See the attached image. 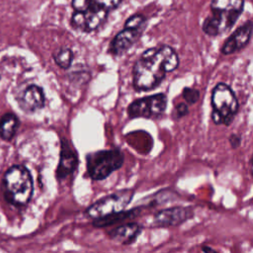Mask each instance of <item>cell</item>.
I'll use <instances>...</instances> for the list:
<instances>
[{
    "label": "cell",
    "mask_w": 253,
    "mask_h": 253,
    "mask_svg": "<svg viewBox=\"0 0 253 253\" xmlns=\"http://www.w3.org/2000/svg\"><path fill=\"white\" fill-rule=\"evenodd\" d=\"M19 107L25 113H35L43 108L45 103L44 93L42 87L31 84L21 91L17 97Z\"/></svg>",
    "instance_id": "cell-11"
},
{
    "label": "cell",
    "mask_w": 253,
    "mask_h": 253,
    "mask_svg": "<svg viewBox=\"0 0 253 253\" xmlns=\"http://www.w3.org/2000/svg\"><path fill=\"white\" fill-rule=\"evenodd\" d=\"M78 164V154L73 144L66 137H61L59 162L56 169L57 179L63 180L71 176L76 171Z\"/></svg>",
    "instance_id": "cell-9"
},
{
    "label": "cell",
    "mask_w": 253,
    "mask_h": 253,
    "mask_svg": "<svg viewBox=\"0 0 253 253\" xmlns=\"http://www.w3.org/2000/svg\"><path fill=\"white\" fill-rule=\"evenodd\" d=\"M252 35V21L249 20L242 26H240L237 30H235L230 37L226 39L224 43L222 44L220 51L224 55L232 54L242 48H244Z\"/></svg>",
    "instance_id": "cell-12"
},
{
    "label": "cell",
    "mask_w": 253,
    "mask_h": 253,
    "mask_svg": "<svg viewBox=\"0 0 253 253\" xmlns=\"http://www.w3.org/2000/svg\"><path fill=\"white\" fill-rule=\"evenodd\" d=\"M125 162V154L120 148L100 149L86 154V170L94 181L107 179L119 170Z\"/></svg>",
    "instance_id": "cell-4"
},
{
    "label": "cell",
    "mask_w": 253,
    "mask_h": 253,
    "mask_svg": "<svg viewBox=\"0 0 253 253\" xmlns=\"http://www.w3.org/2000/svg\"><path fill=\"white\" fill-rule=\"evenodd\" d=\"M243 7L244 0H212L211 3V10L218 12L241 14Z\"/></svg>",
    "instance_id": "cell-17"
},
{
    "label": "cell",
    "mask_w": 253,
    "mask_h": 253,
    "mask_svg": "<svg viewBox=\"0 0 253 253\" xmlns=\"http://www.w3.org/2000/svg\"><path fill=\"white\" fill-rule=\"evenodd\" d=\"M5 199L15 206L27 205L34 193V182L30 171L22 165H14L3 178Z\"/></svg>",
    "instance_id": "cell-2"
},
{
    "label": "cell",
    "mask_w": 253,
    "mask_h": 253,
    "mask_svg": "<svg viewBox=\"0 0 253 253\" xmlns=\"http://www.w3.org/2000/svg\"><path fill=\"white\" fill-rule=\"evenodd\" d=\"M122 0H92V4L102 8L108 12L117 9L120 4H121Z\"/></svg>",
    "instance_id": "cell-21"
},
{
    "label": "cell",
    "mask_w": 253,
    "mask_h": 253,
    "mask_svg": "<svg viewBox=\"0 0 253 253\" xmlns=\"http://www.w3.org/2000/svg\"><path fill=\"white\" fill-rule=\"evenodd\" d=\"M239 16L240 14L238 13L211 11V15L203 23V32L210 37H216L223 34L233 27Z\"/></svg>",
    "instance_id": "cell-8"
},
{
    "label": "cell",
    "mask_w": 253,
    "mask_h": 253,
    "mask_svg": "<svg viewBox=\"0 0 253 253\" xmlns=\"http://www.w3.org/2000/svg\"><path fill=\"white\" fill-rule=\"evenodd\" d=\"M52 56L56 65L64 70L70 68L74 58L73 51L69 47H60L53 53Z\"/></svg>",
    "instance_id": "cell-18"
},
{
    "label": "cell",
    "mask_w": 253,
    "mask_h": 253,
    "mask_svg": "<svg viewBox=\"0 0 253 253\" xmlns=\"http://www.w3.org/2000/svg\"><path fill=\"white\" fill-rule=\"evenodd\" d=\"M228 141H229V143H230L231 148L236 149V148L239 147L240 144H241V136H240V134H238V133H231V134L229 135V137H228Z\"/></svg>",
    "instance_id": "cell-24"
},
{
    "label": "cell",
    "mask_w": 253,
    "mask_h": 253,
    "mask_svg": "<svg viewBox=\"0 0 253 253\" xmlns=\"http://www.w3.org/2000/svg\"><path fill=\"white\" fill-rule=\"evenodd\" d=\"M182 96L187 104L194 105L200 99V91L196 88L185 87L182 91Z\"/></svg>",
    "instance_id": "cell-20"
},
{
    "label": "cell",
    "mask_w": 253,
    "mask_h": 253,
    "mask_svg": "<svg viewBox=\"0 0 253 253\" xmlns=\"http://www.w3.org/2000/svg\"><path fill=\"white\" fill-rule=\"evenodd\" d=\"M19 120L16 115L8 113L0 120V136L5 140H11L18 129Z\"/></svg>",
    "instance_id": "cell-16"
},
{
    "label": "cell",
    "mask_w": 253,
    "mask_h": 253,
    "mask_svg": "<svg viewBox=\"0 0 253 253\" xmlns=\"http://www.w3.org/2000/svg\"><path fill=\"white\" fill-rule=\"evenodd\" d=\"M134 195V190H122L114 194L108 195L99 199L88 207L85 211V214L90 218H97L105 216L117 211H121L126 208L131 202Z\"/></svg>",
    "instance_id": "cell-5"
},
{
    "label": "cell",
    "mask_w": 253,
    "mask_h": 253,
    "mask_svg": "<svg viewBox=\"0 0 253 253\" xmlns=\"http://www.w3.org/2000/svg\"><path fill=\"white\" fill-rule=\"evenodd\" d=\"M146 22V18L141 14H135L127 18L125 23L124 28H130V29H144Z\"/></svg>",
    "instance_id": "cell-19"
},
{
    "label": "cell",
    "mask_w": 253,
    "mask_h": 253,
    "mask_svg": "<svg viewBox=\"0 0 253 253\" xmlns=\"http://www.w3.org/2000/svg\"><path fill=\"white\" fill-rule=\"evenodd\" d=\"M188 114H189V107H188V104H186V103H184V102H181V103H178V104L175 106V116H174L175 119L183 118V117L187 116Z\"/></svg>",
    "instance_id": "cell-23"
},
{
    "label": "cell",
    "mask_w": 253,
    "mask_h": 253,
    "mask_svg": "<svg viewBox=\"0 0 253 253\" xmlns=\"http://www.w3.org/2000/svg\"><path fill=\"white\" fill-rule=\"evenodd\" d=\"M144 29L124 28L112 40L109 45V53L118 56L127 51L139 39Z\"/></svg>",
    "instance_id": "cell-13"
},
{
    "label": "cell",
    "mask_w": 253,
    "mask_h": 253,
    "mask_svg": "<svg viewBox=\"0 0 253 253\" xmlns=\"http://www.w3.org/2000/svg\"><path fill=\"white\" fill-rule=\"evenodd\" d=\"M142 231V226L137 222H128L122 224L107 232L109 238L123 245L133 243Z\"/></svg>",
    "instance_id": "cell-14"
},
{
    "label": "cell",
    "mask_w": 253,
    "mask_h": 253,
    "mask_svg": "<svg viewBox=\"0 0 253 253\" xmlns=\"http://www.w3.org/2000/svg\"><path fill=\"white\" fill-rule=\"evenodd\" d=\"M167 107V96L164 93H157L145 96L132 101L127 107V116L130 119H158Z\"/></svg>",
    "instance_id": "cell-6"
},
{
    "label": "cell",
    "mask_w": 253,
    "mask_h": 253,
    "mask_svg": "<svg viewBox=\"0 0 253 253\" xmlns=\"http://www.w3.org/2000/svg\"><path fill=\"white\" fill-rule=\"evenodd\" d=\"M202 251H204V252H208V251H211V252H215V250H214V249H212V248H211V247H208V246H206V247H203V248H202Z\"/></svg>",
    "instance_id": "cell-25"
},
{
    "label": "cell",
    "mask_w": 253,
    "mask_h": 253,
    "mask_svg": "<svg viewBox=\"0 0 253 253\" xmlns=\"http://www.w3.org/2000/svg\"><path fill=\"white\" fill-rule=\"evenodd\" d=\"M109 12L91 5L88 9L81 12H75L71 16V26L80 32L91 33L100 28L107 20Z\"/></svg>",
    "instance_id": "cell-7"
},
{
    "label": "cell",
    "mask_w": 253,
    "mask_h": 253,
    "mask_svg": "<svg viewBox=\"0 0 253 253\" xmlns=\"http://www.w3.org/2000/svg\"><path fill=\"white\" fill-rule=\"evenodd\" d=\"M180 60L177 52L167 44L147 48L132 66V87L137 92L156 89L166 74L176 70Z\"/></svg>",
    "instance_id": "cell-1"
},
{
    "label": "cell",
    "mask_w": 253,
    "mask_h": 253,
    "mask_svg": "<svg viewBox=\"0 0 253 253\" xmlns=\"http://www.w3.org/2000/svg\"><path fill=\"white\" fill-rule=\"evenodd\" d=\"M71 5L75 12H81L85 11L92 5V0H72Z\"/></svg>",
    "instance_id": "cell-22"
},
{
    "label": "cell",
    "mask_w": 253,
    "mask_h": 253,
    "mask_svg": "<svg viewBox=\"0 0 253 253\" xmlns=\"http://www.w3.org/2000/svg\"><path fill=\"white\" fill-rule=\"evenodd\" d=\"M193 211L189 207H172L158 211L153 215V223L158 227H172L180 225L192 217Z\"/></svg>",
    "instance_id": "cell-10"
},
{
    "label": "cell",
    "mask_w": 253,
    "mask_h": 253,
    "mask_svg": "<svg viewBox=\"0 0 253 253\" xmlns=\"http://www.w3.org/2000/svg\"><path fill=\"white\" fill-rule=\"evenodd\" d=\"M211 121L215 125L228 126L239 111V103L232 88L224 82H218L211 90Z\"/></svg>",
    "instance_id": "cell-3"
},
{
    "label": "cell",
    "mask_w": 253,
    "mask_h": 253,
    "mask_svg": "<svg viewBox=\"0 0 253 253\" xmlns=\"http://www.w3.org/2000/svg\"><path fill=\"white\" fill-rule=\"evenodd\" d=\"M140 213V208H135L131 210H123L121 211H117L105 216L94 218L92 221L93 226L101 228V227H108L110 225L116 224L118 222H123L126 219H131L137 216Z\"/></svg>",
    "instance_id": "cell-15"
}]
</instances>
